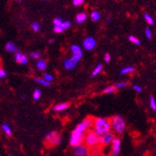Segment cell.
I'll list each match as a JSON object with an SVG mask.
<instances>
[{
	"label": "cell",
	"instance_id": "cell-1",
	"mask_svg": "<svg viewBox=\"0 0 156 156\" xmlns=\"http://www.w3.org/2000/svg\"><path fill=\"white\" fill-rule=\"evenodd\" d=\"M88 128L87 126L84 124V122L80 123L79 125H77V126L73 129V131L71 134L70 136V145L72 147H75L83 143L84 141V136Z\"/></svg>",
	"mask_w": 156,
	"mask_h": 156
},
{
	"label": "cell",
	"instance_id": "cell-2",
	"mask_svg": "<svg viewBox=\"0 0 156 156\" xmlns=\"http://www.w3.org/2000/svg\"><path fill=\"white\" fill-rule=\"evenodd\" d=\"M111 128H112L111 120L107 118H95L94 119L93 130L99 136H101L111 131Z\"/></svg>",
	"mask_w": 156,
	"mask_h": 156
},
{
	"label": "cell",
	"instance_id": "cell-3",
	"mask_svg": "<svg viewBox=\"0 0 156 156\" xmlns=\"http://www.w3.org/2000/svg\"><path fill=\"white\" fill-rule=\"evenodd\" d=\"M85 145L89 149H93L100 146V136L98 135L94 130H88L84 136Z\"/></svg>",
	"mask_w": 156,
	"mask_h": 156
},
{
	"label": "cell",
	"instance_id": "cell-4",
	"mask_svg": "<svg viewBox=\"0 0 156 156\" xmlns=\"http://www.w3.org/2000/svg\"><path fill=\"white\" fill-rule=\"evenodd\" d=\"M111 125L112 130L117 134L124 133L126 129V122L123 119V117L120 115H115L111 119Z\"/></svg>",
	"mask_w": 156,
	"mask_h": 156
},
{
	"label": "cell",
	"instance_id": "cell-5",
	"mask_svg": "<svg viewBox=\"0 0 156 156\" xmlns=\"http://www.w3.org/2000/svg\"><path fill=\"white\" fill-rule=\"evenodd\" d=\"M45 140L49 146H57L62 142V136L57 131H51L46 136Z\"/></svg>",
	"mask_w": 156,
	"mask_h": 156
},
{
	"label": "cell",
	"instance_id": "cell-6",
	"mask_svg": "<svg viewBox=\"0 0 156 156\" xmlns=\"http://www.w3.org/2000/svg\"><path fill=\"white\" fill-rule=\"evenodd\" d=\"M115 139L114 134L111 131L100 136V145L104 147V146H108L110 144H112V142L113 141V140Z\"/></svg>",
	"mask_w": 156,
	"mask_h": 156
},
{
	"label": "cell",
	"instance_id": "cell-7",
	"mask_svg": "<svg viewBox=\"0 0 156 156\" xmlns=\"http://www.w3.org/2000/svg\"><path fill=\"white\" fill-rule=\"evenodd\" d=\"M89 148L84 144L73 147V156H89Z\"/></svg>",
	"mask_w": 156,
	"mask_h": 156
},
{
	"label": "cell",
	"instance_id": "cell-8",
	"mask_svg": "<svg viewBox=\"0 0 156 156\" xmlns=\"http://www.w3.org/2000/svg\"><path fill=\"white\" fill-rule=\"evenodd\" d=\"M121 151V140L119 139L115 138L112 142L111 147V156H117Z\"/></svg>",
	"mask_w": 156,
	"mask_h": 156
},
{
	"label": "cell",
	"instance_id": "cell-9",
	"mask_svg": "<svg viewBox=\"0 0 156 156\" xmlns=\"http://www.w3.org/2000/svg\"><path fill=\"white\" fill-rule=\"evenodd\" d=\"M71 50L73 52V58L75 60L76 62H79L82 57H83V53H82V49L80 48L79 46L77 45H73L72 48H71Z\"/></svg>",
	"mask_w": 156,
	"mask_h": 156
},
{
	"label": "cell",
	"instance_id": "cell-10",
	"mask_svg": "<svg viewBox=\"0 0 156 156\" xmlns=\"http://www.w3.org/2000/svg\"><path fill=\"white\" fill-rule=\"evenodd\" d=\"M96 40L93 37H87L83 41V47L87 50H92L96 47Z\"/></svg>",
	"mask_w": 156,
	"mask_h": 156
},
{
	"label": "cell",
	"instance_id": "cell-11",
	"mask_svg": "<svg viewBox=\"0 0 156 156\" xmlns=\"http://www.w3.org/2000/svg\"><path fill=\"white\" fill-rule=\"evenodd\" d=\"M77 63H78V62H76L75 60H73V58H68V60H66L64 62L63 65H64V68L65 69H67V70H73V69H74L76 67Z\"/></svg>",
	"mask_w": 156,
	"mask_h": 156
},
{
	"label": "cell",
	"instance_id": "cell-12",
	"mask_svg": "<svg viewBox=\"0 0 156 156\" xmlns=\"http://www.w3.org/2000/svg\"><path fill=\"white\" fill-rule=\"evenodd\" d=\"M69 107H70V103L62 102V103H58V104H56L55 106H53L52 111L53 112H62V111L68 109Z\"/></svg>",
	"mask_w": 156,
	"mask_h": 156
},
{
	"label": "cell",
	"instance_id": "cell-13",
	"mask_svg": "<svg viewBox=\"0 0 156 156\" xmlns=\"http://www.w3.org/2000/svg\"><path fill=\"white\" fill-rule=\"evenodd\" d=\"M6 50L9 51V52H18L19 48L13 42L9 41V42H8L6 44Z\"/></svg>",
	"mask_w": 156,
	"mask_h": 156
},
{
	"label": "cell",
	"instance_id": "cell-14",
	"mask_svg": "<svg viewBox=\"0 0 156 156\" xmlns=\"http://www.w3.org/2000/svg\"><path fill=\"white\" fill-rule=\"evenodd\" d=\"M101 13L100 11H98V10H93L90 14V19H91V21L94 22V23H97L98 21H100V19H101Z\"/></svg>",
	"mask_w": 156,
	"mask_h": 156
},
{
	"label": "cell",
	"instance_id": "cell-15",
	"mask_svg": "<svg viewBox=\"0 0 156 156\" xmlns=\"http://www.w3.org/2000/svg\"><path fill=\"white\" fill-rule=\"evenodd\" d=\"M89 156H103V154L100 148L96 147L89 150Z\"/></svg>",
	"mask_w": 156,
	"mask_h": 156
},
{
	"label": "cell",
	"instance_id": "cell-16",
	"mask_svg": "<svg viewBox=\"0 0 156 156\" xmlns=\"http://www.w3.org/2000/svg\"><path fill=\"white\" fill-rule=\"evenodd\" d=\"M36 67L37 69H39L40 71H45L47 68H48V63L46 61H43V60H40L36 62Z\"/></svg>",
	"mask_w": 156,
	"mask_h": 156
},
{
	"label": "cell",
	"instance_id": "cell-17",
	"mask_svg": "<svg viewBox=\"0 0 156 156\" xmlns=\"http://www.w3.org/2000/svg\"><path fill=\"white\" fill-rule=\"evenodd\" d=\"M87 14L85 13V12H81V13H79L77 16H76V23H84L86 20H87Z\"/></svg>",
	"mask_w": 156,
	"mask_h": 156
},
{
	"label": "cell",
	"instance_id": "cell-18",
	"mask_svg": "<svg viewBox=\"0 0 156 156\" xmlns=\"http://www.w3.org/2000/svg\"><path fill=\"white\" fill-rule=\"evenodd\" d=\"M34 82L40 84V85H42L44 87H50V82H48L47 80L44 79V78H39V77H37V78H34Z\"/></svg>",
	"mask_w": 156,
	"mask_h": 156
},
{
	"label": "cell",
	"instance_id": "cell-19",
	"mask_svg": "<svg viewBox=\"0 0 156 156\" xmlns=\"http://www.w3.org/2000/svg\"><path fill=\"white\" fill-rule=\"evenodd\" d=\"M102 68H103V66H102V64H101V63L98 64V65H97V67L94 69V71H93V73H92L91 76H92V77H94V76H97L98 74H99V73H100L102 71Z\"/></svg>",
	"mask_w": 156,
	"mask_h": 156
},
{
	"label": "cell",
	"instance_id": "cell-20",
	"mask_svg": "<svg viewBox=\"0 0 156 156\" xmlns=\"http://www.w3.org/2000/svg\"><path fill=\"white\" fill-rule=\"evenodd\" d=\"M2 130H3V132H4L7 136H10L12 135V131H11L9 126L7 125V124L2 125Z\"/></svg>",
	"mask_w": 156,
	"mask_h": 156
},
{
	"label": "cell",
	"instance_id": "cell-21",
	"mask_svg": "<svg viewBox=\"0 0 156 156\" xmlns=\"http://www.w3.org/2000/svg\"><path fill=\"white\" fill-rule=\"evenodd\" d=\"M41 96H42L41 90H40V89H35V90L34 91V94H33V99H34V101H37L41 98Z\"/></svg>",
	"mask_w": 156,
	"mask_h": 156
},
{
	"label": "cell",
	"instance_id": "cell-22",
	"mask_svg": "<svg viewBox=\"0 0 156 156\" xmlns=\"http://www.w3.org/2000/svg\"><path fill=\"white\" fill-rule=\"evenodd\" d=\"M135 71V69L133 68V67H131V66H127V67H125V68H123L122 70H121V74H127V73H132V72H134Z\"/></svg>",
	"mask_w": 156,
	"mask_h": 156
},
{
	"label": "cell",
	"instance_id": "cell-23",
	"mask_svg": "<svg viewBox=\"0 0 156 156\" xmlns=\"http://www.w3.org/2000/svg\"><path fill=\"white\" fill-rule=\"evenodd\" d=\"M149 103H150V107L151 108V110L156 111V101H155V99H154V97H153V96H151V97L150 98V101H149Z\"/></svg>",
	"mask_w": 156,
	"mask_h": 156
},
{
	"label": "cell",
	"instance_id": "cell-24",
	"mask_svg": "<svg viewBox=\"0 0 156 156\" xmlns=\"http://www.w3.org/2000/svg\"><path fill=\"white\" fill-rule=\"evenodd\" d=\"M30 56H31V58H34V60H39V58H42V54L40 52H36V51L31 52L30 53Z\"/></svg>",
	"mask_w": 156,
	"mask_h": 156
},
{
	"label": "cell",
	"instance_id": "cell-25",
	"mask_svg": "<svg viewBox=\"0 0 156 156\" xmlns=\"http://www.w3.org/2000/svg\"><path fill=\"white\" fill-rule=\"evenodd\" d=\"M128 40L131 42V43H133V44H135V45H140V41L139 40L138 38L136 37H135V36H133V35H130L129 37H128Z\"/></svg>",
	"mask_w": 156,
	"mask_h": 156
},
{
	"label": "cell",
	"instance_id": "cell-26",
	"mask_svg": "<svg viewBox=\"0 0 156 156\" xmlns=\"http://www.w3.org/2000/svg\"><path fill=\"white\" fill-rule=\"evenodd\" d=\"M115 90H116V87L115 86H111V87H106L103 90V93H105V94H111V93H113Z\"/></svg>",
	"mask_w": 156,
	"mask_h": 156
},
{
	"label": "cell",
	"instance_id": "cell-27",
	"mask_svg": "<svg viewBox=\"0 0 156 156\" xmlns=\"http://www.w3.org/2000/svg\"><path fill=\"white\" fill-rule=\"evenodd\" d=\"M19 63H20V64H23V65H25V64L28 63V58H27V56H26L25 54H23V55H22L21 60H20Z\"/></svg>",
	"mask_w": 156,
	"mask_h": 156
},
{
	"label": "cell",
	"instance_id": "cell-28",
	"mask_svg": "<svg viewBox=\"0 0 156 156\" xmlns=\"http://www.w3.org/2000/svg\"><path fill=\"white\" fill-rule=\"evenodd\" d=\"M144 19L146 20L147 23H149L150 25H152V24H153V19H152L149 14L145 13V14H144Z\"/></svg>",
	"mask_w": 156,
	"mask_h": 156
},
{
	"label": "cell",
	"instance_id": "cell-29",
	"mask_svg": "<svg viewBox=\"0 0 156 156\" xmlns=\"http://www.w3.org/2000/svg\"><path fill=\"white\" fill-rule=\"evenodd\" d=\"M62 23L63 22H62V20L61 18H55L53 20V23H54L55 26H60V25H62Z\"/></svg>",
	"mask_w": 156,
	"mask_h": 156
},
{
	"label": "cell",
	"instance_id": "cell-30",
	"mask_svg": "<svg viewBox=\"0 0 156 156\" xmlns=\"http://www.w3.org/2000/svg\"><path fill=\"white\" fill-rule=\"evenodd\" d=\"M31 26H32V29H33L34 32H38L39 30H40V24H39L38 23H36V22L33 23Z\"/></svg>",
	"mask_w": 156,
	"mask_h": 156
},
{
	"label": "cell",
	"instance_id": "cell-31",
	"mask_svg": "<svg viewBox=\"0 0 156 156\" xmlns=\"http://www.w3.org/2000/svg\"><path fill=\"white\" fill-rule=\"evenodd\" d=\"M71 25H72V23L71 22H69V21H67V22H63L62 23V27L63 28V30H66V29H68V28H70L71 27Z\"/></svg>",
	"mask_w": 156,
	"mask_h": 156
},
{
	"label": "cell",
	"instance_id": "cell-32",
	"mask_svg": "<svg viewBox=\"0 0 156 156\" xmlns=\"http://www.w3.org/2000/svg\"><path fill=\"white\" fill-rule=\"evenodd\" d=\"M23 53L20 52V51L16 52V54H15V57H14V58H15V62H18V63H19V62H20V60H21V57H22V55H23Z\"/></svg>",
	"mask_w": 156,
	"mask_h": 156
},
{
	"label": "cell",
	"instance_id": "cell-33",
	"mask_svg": "<svg viewBox=\"0 0 156 156\" xmlns=\"http://www.w3.org/2000/svg\"><path fill=\"white\" fill-rule=\"evenodd\" d=\"M53 31H54L56 34H60V33H62L64 30H63V28L60 25V26H55L54 29H53Z\"/></svg>",
	"mask_w": 156,
	"mask_h": 156
},
{
	"label": "cell",
	"instance_id": "cell-34",
	"mask_svg": "<svg viewBox=\"0 0 156 156\" xmlns=\"http://www.w3.org/2000/svg\"><path fill=\"white\" fill-rule=\"evenodd\" d=\"M116 88H123V87H127V83L126 82H119L118 84L115 85Z\"/></svg>",
	"mask_w": 156,
	"mask_h": 156
},
{
	"label": "cell",
	"instance_id": "cell-35",
	"mask_svg": "<svg viewBox=\"0 0 156 156\" xmlns=\"http://www.w3.org/2000/svg\"><path fill=\"white\" fill-rule=\"evenodd\" d=\"M44 79L47 80L48 82H51L53 80V76L49 73H45L44 74Z\"/></svg>",
	"mask_w": 156,
	"mask_h": 156
},
{
	"label": "cell",
	"instance_id": "cell-36",
	"mask_svg": "<svg viewBox=\"0 0 156 156\" xmlns=\"http://www.w3.org/2000/svg\"><path fill=\"white\" fill-rule=\"evenodd\" d=\"M145 34H146V36H147V38H148V39H151V38H152L151 31L149 28H147V29L145 30Z\"/></svg>",
	"mask_w": 156,
	"mask_h": 156
},
{
	"label": "cell",
	"instance_id": "cell-37",
	"mask_svg": "<svg viewBox=\"0 0 156 156\" xmlns=\"http://www.w3.org/2000/svg\"><path fill=\"white\" fill-rule=\"evenodd\" d=\"M84 3V0H73V4L74 5V6H80V5H82Z\"/></svg>",
	"mask_w": 156,
	"mask_h": 156
},
{
	"label": "cell",
	"instance_id": "cell-38",
	"mask_svg": "<svg viewBox=\"0 0 156 156\" xmlns=\"http://www.w3.org/2000/svg\"><path fill=\"white\" fill-rule=\"evenodd\" d=\"M133 88H134V90H135L136 92H138V93H140V92L142 91V88H141V87H140L139 85H134Z\"/></svg>",
	"mask_w": 156,
	"mask_h": 156
},
{
	"label": "cell",
	"instance_id": "cell-39",
	"mask_svg": "<svg viewBox=\"0 0 156 156\" xmlns=\"http://www.w3.org/2000/svg\"><path fill=\"white\" fill-rule=\"evenodd\" d=\"M6 75H7L6 71H5L3 68L0 67V78H5V77H6Z\"/></svg>",
	"mask_w": 156,
	"mask_h": 156
},
{
	"label": "cell",
	"instance_id": "cell-40",
	"mask_svg": "<svg viewBox=\"0 0 156 156\" xmlns=\"http://www.w3.org/2000/svg\"><path fill=\"white\" fill-rule=\"evenodd\" d=\"M104 61H105L106 62H110V61H111V55H110L109 53H106V54L104 55Z\"/></svg>",
	"mask_w": 156,
	"mask_h": 156
},
{
	"label": "cell",
	"instance_id": "cell-41",
	"mask_svg": "<svg viewBox=\"0 0 156 156\" xmlns=\"http://www.w3.org/2000/svg\"><path fill=\"white\" fill-rule=\"evenodd\" d=\"M49 43H50V44L54 43V40H53V39H51V40H49Z\"/></svg>",
	"mask_w": 156,
	"mask_h": 156
},
{
	"label": "cell",
	"instance_id": "cell-42",
	"mask_svg": "<svg viewBox=\"0 0 156 156\" xmlns=\"http://www.w3.org/2000/svg\"><path fill=\"white\" fill-rule=\"evenodd\" d=\"M111 22V18H108L107 19V23H110Z\"/></svg>",
	"mask_w": 156,
	"mask_h": 156
},
{
	"label": "cell",
	"instance_id": "cell-43",
	"mask_svg": "<svg viewBox=\"0 0 156 156\" xmlns=\"http://www.w3.org/2000/svg\"><path fill=\"white\" fill-rule=\"evenodd\" d=\"M16 1H17V2H22L23 0H16Z\"/></svg>",
	"mask_w": 156,
	"mask_h": 156
},
{
	"label": "cell",
	"instance_id": "cell-44",
	"mask_svg": "<svg viewBox=\"0 0 156 156\" xmlns=\"http://www.w3.org/2000/svg\"><path fill=\"white\" fill-rule=\"evenodd\" d=\"M1 63H2V61H1V58H0V66H1Z\"/></svg>",
	"mask_w": 156,
	"mask_h": 156
},
{
	"label": "cell",
	"instance_id": "cell-45",
	"mask_svg": "<svg viewBox=\"0 0 156 156\" xmlns=\"http://www.w3.org/2000/svg\"><path fill=\"white\" fill-rule=\"evenodd\" d=\"M43 1H48V0H43Z\"/></svg>",
	"mask_w": 156,
	"mask_h": 156
},
{
	"label": "cell",
	"instance_id": "cell-46",
	"mask_svg": "<svg viewBox=\"0 0 156 156\" xmlns=\"http://www.w3.org/2000/svg\"><path fill=\"white\" fill-rule=\"evenodd\" d=\"M10 156H14V155H10Z\"/></svg>",
	"mask_w": 156,
	"mask_h": 156
}]
</instances>
